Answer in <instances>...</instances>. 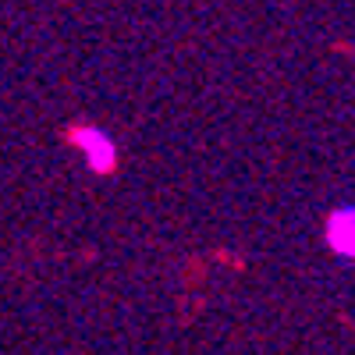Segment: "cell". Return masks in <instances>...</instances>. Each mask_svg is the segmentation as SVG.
Returning <instances> with one entry per match:
<instances>
[{
  "label": "cell",
  "mask_w": 355,
  "mask_h": 355,
  "mask_svg": "<svg viewBox=\"0 0 355 355\" xmlns=\"http://www.w3.org/2000/svg\"><path fill=\"white\" fill-rule=\"evenodd\" d=\"M68 142L78 150L82 164L93 171V174H100V178L114 174L117 164H121L117 139H114L107 128H100V125H75V128L68 132Z\"/></svg>",
  "instance_id": "1"
},
{
  "label": "cell",
  "mask_w": 355,
  "mask_h": 355,
  "mask_svg": "<svg viewBox=\"0 0 355 355\" xmlns=\"http://www.w3.org/2000/svg\"><path fill=\"white\" fill-rule=\"evenodd\" d=\"M323 242L338 259L355 263V202H341L327 214L323 224Z\"/></svg>",
  "instance_id": "2"
}]
</instances>
